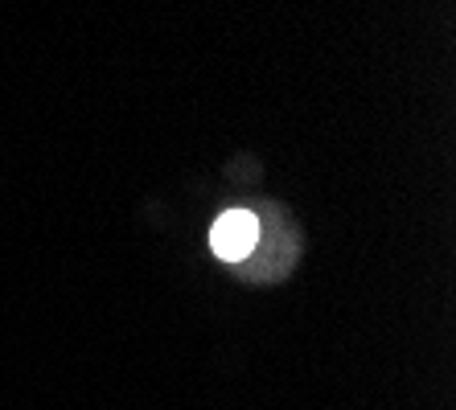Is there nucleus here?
<instances>
[{"label": "nucleus", "mask_w": 456, "mask_h": 410, "mask_svg": "<svg viewBox=\"0 0 456 410\" xmlns=\"http://www.w3.org/2000/svg\"><path fill=\"white\" fill-rule=\"evenodd\" d=\"M255 238H259V221L251 218V213L243 210H231L223 213V218L214 221L210 230V246L218 259H226V263H239V259H247L255 246Z\"/></svg>", "instance_id": "nucleus-1"}]
</instances>
